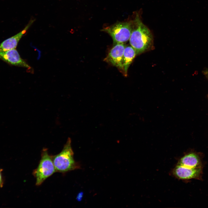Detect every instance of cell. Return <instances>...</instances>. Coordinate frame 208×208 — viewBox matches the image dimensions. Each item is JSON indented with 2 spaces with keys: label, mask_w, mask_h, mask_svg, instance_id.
<instances>
[{
  "label": "cell",
  "mask_w": 208,
  "mask_h": 208,
  "mask_svg": "<svg viewBox=\"0 0 208 208\" xmlns=\"http://www.w3.org/2000/svg\"><path fill=\"white\" fill-rule=\"evenodd\" d=\"M51 156L56 172L65 173L80 168L79 164L74 159V153L70 138H68L61 151Z\"/></svg>",
  "instance_id": "obj_2"
},
{
  "label": "cell",
  "mask_w": 208,
  "mask_h": 208,
  "mask_svg": "<svg viewBox=\"0 0 208 208\" xmlns=\"http://www.w3.org/2000/svg\"><path fill=\"white\" fill-rule=\"evenodd\" d=\"M153 40L150 31L143 23L137 14L133 21V28L129 39L130 44L136 54L142 53L149 49Z\"/></svg>",
  "instance_id": "obj_1"
},
{
  "label": "cell",
  "mask_w": 208,
  "mask_h": 208,
  "mask_svg": "<svg viewBox=\"0 0 208 208\" xmlns=\"http://www.w3.org/2000/svg\"><path fill=\"white\" fill-rule=\"evenodd\" d=\"M136 55L135 50L131 46L125 47L122 59V72L125 75L127 76L128 68Z\"/></svg>",
  "instance_id": "obj_10"
},
{
  "label": "cell",
  "mask_w": 208,
  "mask_h": 208,
  "mask_svg": "<svg viewBox=\"0 0 208 208\" xmlns=\"http://www.w3.org/2000/svg\"><path fill=\"white\" fill-rule=\"evenodd\" d=\"M179 164L191 168H202V162L200 156L194 152L187 153L180 159Z\"/></svg>",
  "instance_id": "obj_9"
},
{
  "label": "cell",
  "mask_w": 208,
  "mask_h": 208,
  "mask_svg": "<svg viewBox=\"0 0 208 208\" xmlns=\"http://www.w3.org/2000/svg\"><path fill=\"white\" fill-rule=\"evenodd\" d=\"M133 26V21L119 22L103 28L102 31L112 37L114 44L125 43L130 38Z\"/></svg>",
  "instance_id": "obj_4"
},
{
  "label": "cell",
  "mask_w": 208,
  "mask_h": 208,
  "mask_svg": "<svg viewBox=\"0 0 208 208\" xmlns=\"http://www.w3.org/2000/svg\"><path fill=\"white\" fill-rule=\"evenodd\" d=\"M56 172L51 155H49L47 148H43L39 164L32 172L36 179V185H40L47 179Z\"/></svg>",
  "instance_id": "obj_3"
},
{
  "label": "cell",
  "mask_w": 208,
  "mask_h": 208,
  "mask_svg": "<svg viewBox=\"0 0 208 208\" xmlns=\"http://www.w3.org/2000/svg\"><path fill=\"white\" fill-rule=\"evenodd\" d=\"M0 59L13 65L25 67L29 69L30 66L20 57L16 49L0 52Z\"/></svg>",
  "instance_id": "obj_7"
},
{
  "label": "cell",
  "mask_w": 208,
  "mask_h": 208,
  "mask_svg": "<svg viewBox=\"0 0 208 208\" xmlns=\"http://www.w3.org/2000/svg\"><path fill=\"white\" fill-rule=\"evenodd\" d=\"M34 21V20H30L22 30L15 35L5 40L0 43V52L6 51L16 49L19 41L33 23Z\"/></svg>",
  "instance_id": "obj_8"
},
{
  "label": "cell",
  "mask_w": 208,
  "mask_h": 208,
  "mask_svg": "<svg viewBox=\"0 0 208 208\" xmlns=\"http://www.w3.org/2000/svg\"><path fill=\"white\" fill-rule=\"evenodd\" d=\"M2 170L0 169V187H2L3 184V182L1 174V171Z\"/></svg>",
  "instance_id": "obj_11"
},
{
  "label": "cell",
  "mask_w": 208,
  "mask_h": 208,
  "mask_svg": "<svg viewBox=\"0 0 208 208\" xmlns=\"http://www.w3.org/2000/svg\"><path fill=\"white\" fill-rule=\"evenodd\" d=\"M124 43L114 44L109 52L104 61L117 67L123 72L122 59L125 47Z\"/></svg>",
  "instance_id": "obj_5"
},
{
  "label": "cell",
  "mask_w": 208,
  "mask_h": 208,
  "mask_svg": "<svg viewBox=\"0 0 208 208\" xmlns=\"http://www.w3.org/2000/svg\"><path fill=\"white\" fill-rule=\"evenodd\" d=\"M83 195V193L82 192H81L79 194L77 198V199L79 201L81 200L82 197Z\"/></svg>",
  "instance_id": "obj_12"
},
{
  "label": "cell",
  "mask_w": 208,
  "mask_h": 208,
  "mask_svg": "<svg viewBox=\"0 0 208 208\" xmlns=\"http://www.w3.org/2000/svg\"><path fill=\"white\" fill-rule=\"evenodd\" d=\"M202 172V168H189L179 164L173 171V173L176 177L182 180L200 179Z\"/></svg>",
  "instance_id": "obj_6"
},
{
  "label": "cell",
  "mask_w": 208,
  "mask_h": 208,
  "mask_svg": "<svg viewBox=\"0 0 208 208\" xmlns=\"http://www.w3.org/2000/svg\"><path fill=\"white\" fill-rule=\"evenodd\" d=\"M206 74L207 75V76H208V71L207 72Z\"/></svg>",
  "instance_id": "obj_13"
}]
</instances>
